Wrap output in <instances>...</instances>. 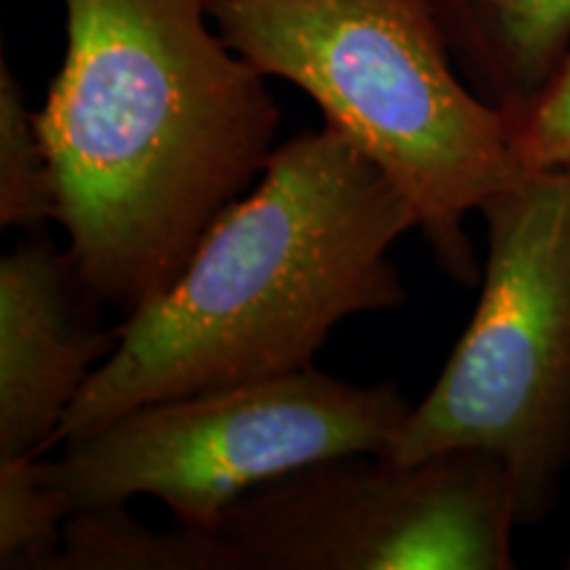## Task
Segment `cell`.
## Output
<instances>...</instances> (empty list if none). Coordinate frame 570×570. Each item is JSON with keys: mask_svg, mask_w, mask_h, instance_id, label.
<instances>
[{"mask_svg": "<svg viewBox=\"0 0 570 570\" xmlns=\"http://www.w3.org/2000/svg\"><path fill=\"white\" fill-rule=\"evenodd\" d=\"M67 53L35 111L67 252L122 315L175 283L265 173L281 109L209 0H63Z\"/></svg>", "mask_w": 570, "mask_h": 570, "instance_id": "cell-1", "label": "cell"}, {"mask_svg": "<svg viewBox=\"0 0 570 570\" xmlns=\"http://www.w3.org/2000/svg\"><path fill=\"white\" fill-rule=\"evenodd\" d=\"M412 227L407 198L338 130L277 146L175 283L122 320L56 444L146 404L312 367L338 323L404 304L391 248Z\"/></svg>", "mask_w": 570, "mask_h": 570, "instance_id": "cell-2", "label": "cell"}, {"mask_svg": "<svg viewBox=\"0 0 570 570\" xmlns=\"http://www.w3.org/2000/svg\"><path fill=\"white\" fill-rule=\"evenodd\" d=\"M223 38L288 80L407 198L436 262L475 281L468 214L525 175L518 122L462 75L436 0H209Z\"/></svg>", "mask_w": 570, "mask_h": 570, "instance_id": "cell-3", "label": "cell"}, {"mask_svg": "<svg viewBox=\"0 0 570 570\" xmlns=\"http://www.w3.org/2000/svg\"><path fill=\"white\" fill-rule=\"evenodd\" d=\"M481 298L444 373L410 407L383 458L487 452L537 523L570 462V167L537 169L481 206Z\"/></svg>", "mask_w": 570, "mask_h": 570, "instance_id": "cell-4", "label": "cell"}, {"mask_svg": "<svg viewBox=\"0 0 570 570\" xmlns=\"http://www.w3.org/2000/svg\"><path fill=\"white\" fill-rule=\"evenodd\" d=\"M410 404L394 383H360L312 365L244 386L146 404L63 441L42 475L71 510L151 497L175 523L214 531L248 491L344 454H381Z\"/></svg>", "mask_w": 570, "mask_h": 570, "instance_id": "cell-5", "label": "cell"}, {"mask_svg": "<svg viewBox=\"0 0 570 570\" xmlns=\"http://www.w3.org/2000/svg\"><path fill=\"white\" fill-rule=\"evenodd\" d=\"M515 525L508 468L460 449L312 462L248 491L212 533L240 570H508Z\"/></svg>", "mask_w": 570, "mask_h": 570, "instance_id": "cell-6", "label": "cell"}, {"mask_svg": "<svg viewBox=\"0 0 570 570\" xmlns=\"http://www.w3.org/2000/svg\"><path fill=\"white\" fill-rule=\"evenodd\" d=\"M67 248L24 240L0 262V460L40 458L117 346Z\"/></svg>", "mask_w": 570, "mask_h": 570, "instance_id": "cell-7", "label": "cell"}, {"mask_svg": "<svg viewBox=\"0 0 570 570\" xmlns=\"http://www.w3.org/2000/svg\"><path fill=\"white\" fill-rule=\"evenodd\" d=\"M462 75L515 122L570 56V0H436Z\"/></svg>", "mask_w": 570, "mask_h": 570, "instance_id": "cell-8", "label": "cell"}, {"mask_svg": "<svg viewBox=\"0 0 570 570\" xmlns=\"http://www.w3.org/2000/svg\"><path fill=\"white\" fill-rule=\"evenodd\" d=\"M48 570H240L217 533L177 525L154 531L127 504L71 510Z\"/></svg>", "mask_w": 570, "mask_h": 570, "instance_id": "cell-9", "label": "cell"}, {"mask_svg": "<svg viewBox=\"0 0 570 570\" xmlns=\"http://www.w3.org/2000/svg\"><path fill=\"white\" fill-rule=\"evenodd\" d=\"M59 219L53 169L38 119L9 63H0V225L42 227Z\"/></svg>", "mask_w": 570, "mask_h": 570, "instance_id": "cell-10", "label": "cell"}, {"mask_svg": "<svg viewBox=\"0 0 570 570\" xmlns=\"http://www.w3.org/2000/svg\"><path fill=\"white\" fill-rule=\"evenodd\" d=\"M71 508L42 475L40 458L0 460V568L48 570Z\"/></svg>", "mask_w": 570, "mask_h": 570, "instance_id": "cell-11", "label": "cell"}, {"mask_svg": "<svg viewBox=\"0 0 570 570\" xmlns=\"http://www.w3.org/2000/svg\"><path fill=\"white\" fill-rule=\"evenodd\" d=\"M518 154L525 173L570 167V56L550 90L518 122Z\"/></svg>", "mask_w": 570, "mask_h": 570, "instance_id": "cell-12", "label": "cell"}, {"mask_svg": "<svg viewBox=\"0 0 570 570\" xmlns=\"http://www.w3.org/2000/svg\"><path fill=\"white\" fill-rule=\"evenodd\" d=\"M568 568H570V554H568Z\"/></svg>", "mask_w": 570, "mask_h": 570, "instance_id": "cell-13", "label": "cell"}]
</instances>
